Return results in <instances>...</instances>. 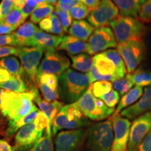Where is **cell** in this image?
Here are the masks:
<instances>
[{"instance_id":"cell-1","label":"cell","mask_w":151,"mask_h":151,"mask_svg":"<svg viewBox=\"0 0 151 151\" xmlns=\"http://www.w3.org/2000/svg\"><path fill=\"white\" fill-rule=\"evenodd\" d=\"M35 91L33 89L29 92H15L5 90L0 113L9 120L17 121L37 110L33 102Z\"/></svg>"},{"instance_id":"cell-2","label":"cell","mask_w":151,"mask_h":151,"mask_svg":"<svg viewBox=\"0 0 151 151\" xmlns=\"http://www.w3.org/2000/svg\"><path fill=\"white\" fill-rule=\"evenodd\" d=\"M90 84L88 73H79L68 69L59 77V97L64 103L67 104L74 103L83 95Z\"/></svg>"},{"instance_id":"cell-3","label":"cell","mask_w":151,"mask_h":151,"mask_svg":"<svg viewBox=\"0 0 151 151\" xmlns=\"http://www.w3.org/2000/svg\"><path fill=\"white\" fill-rule=\"evenodd\" d=\"M114 138L111 119L93 123L87 129L82 151H111Z\"/></svg>"},{"instance_id":"cell-4","label":"cell","mask_w":151,"mask_h":151,"mask_svg":"<svg viewBox=\"0 0 151 151\" xmlns=\"http://www.w3.org/2000/svg\"><path fill=\"white\" fill-rule=\"evenodd\" d=\"M48 125V118L40 111L32 122L24 126L16 133L15 137L16 151L31 150L43 137V132Z\"/></svg>"},{"instance_id":"cell-5","label":"cell","mask_w":151,"mask_h":151,"mask_svg":"<svg viewBox=\"0 0 151 151\" xmlns=\"http://www.w3.org/2000/svg\"><path fill=\"white\" fill-rule=\"evenodd\" d=\"M90 125L88 118L83 114L75 103L63 106L55 118L52 134L55 136L60 130L81 129Z\"/></svg>"},{"instance_id":"cell-6","label":"cell","mask_w":151,"mask_h":151,"mask_svg":"<svg viewBox=\"0 0 151 151\" xmlns=\"http://www.w3.org/2000/svg\"><path fill=\"white\" fill-rule=\"evenodd\" d=\"M116 41L123 43L130 40L142 39L146 27L139 19L118 16L109 24Z\"/></svg>"},{"instance_id":"cell-7","label":"cell","mask_w":151,"mask_h":151,"mask_svg":"<svg viewBox=\"0 0 151 151\" xmlns=\"http://www.w3.org/2000/svg\"><path fill=\"white\" fill-rule=\"evenodd\" d=\"M74 103L86 118L94 121L105 120L115 112L114 109L109 108L94 95L90 86L83 95Z\"/></svg>"},{"instance_id":"cell-8","label":"cell","mask_w":151,"mask_h":151,"mask_svg":"<svg viewBox=\"0 0 151 151\" xmlns=\"http://www.w3.org/2000/svg\"><path fill=\"white\" fill-rule=\"evenodd\" d=\"M117 50L124 60L127 71L132 73L134 72L145 59L147 48L143 39H139L119 43Z\"/></svg>"},{"instance_id":"cell-9","label":"cell","mask_w":151,"mask_h":151,"mask_svg":"<svg viewBox=\"0 0 151 151\" xmlns=\"http://www.w3.org/2000/svg\"><path fill=\"white\" fill-rule=\"evenodd\" d=\"M86 135L84 129L60 132L55 141V151H82Z\"/></svg>"},{"instance_id":"cell-10","label":"cell","mask_w":151,"mask_h":151,"mask_svg":"<svg viewBox=\"0 0 151 151\" xmlns=\"http://www.w3.org/2000/svg\"><path fill=\"white\" fill-rule=\"evenodd\" d=\"M118 14V7L111 0H101L99 4L90 12L88 20L94 27H103L109 25Z\"/></svg>"},{"instance_id":"cell-11","label":"cell","mask_w":151,"mask_h":151,"mask_svg":"<svg viewBox=\"0 0 151 151\" xmlns=\"http://www.w3.org/2000/svg\"><path fill=\"white\" fill-rule=\"evenodd\" d=\"M111 120L113 122L114 138L111 151H128L131 122L119 113H114Z\"/></svg>"},{"instance_id":"cell-12","label":"cell","mask_w":151,"mask_h":151,"mask_svg":"<svg viewBox=\"0 0 151 151\" xmlns=\"http://www.w3.org/2000/svg\"><path fill=\"white\" fill-rule=\"evenodd\" d=\"M117 46L114 33L110 27L97 28L92 34L88 41V52L90 55H94Z\"/></svg>"},{"instance_id":"cell-13","label":"cell","mask_w":151,"mask_h":151,"mask_svg":"<svg viewBox=\"0 0 151 151\" xmlns=\"http://www.w3.org/2000/svg\"><path fill=\"white\" fill-rule=\"evenodd\" d=\"M70 66V60L67 57L55 52H46L39 65L37 78L43 73H50L60 77Z\"/></svg>"},{"instance_id":"cell-14","label":"cell","mask_w":151,"mask_h":151,"mask_svg":"<svg viewBox=\"0 0 151 151\" xmlns=\"http://www.w3.org/2000/svg\"><path fill=\"white\" fill-rule=\"evenodd\" d=\"M151 131V111L134 120L129 132L128 151H138V147L145 137Z\"/></svg>"},{"instance_id":"cell-15","label":"cell","mask_w":151,"mask_h":151,"mask_svg":"<svg viewBox=\"0 0 151 151\" xmlns=\"http://www.w3.org/2000/svg\"><path fill=\"white\" fill-rule=\"evenodd\" d=\"M43 50L38 47H19L18 57L24 72L34 83L37 81V72Z\"/></svg>"},{"instance_id":"cell-16","label":"cell","mask_w":151,"mask_h":151,"mask_svg":"<svg viewBox=\"0 0 151 151\" xmlns=\"http://www.w3.org/2000/svg\"><path fill=\"white\" fill-rule=\"evenodd\" d=\"M149 111H151V86L145 88L137 102L122 110L120 115L128 120H134Z\"/></svg>"},{"instance_id":"cell-17","label":"cell","mask_w":151,"mask_h":151,"mask_svg":"<svg viewBox=\"0 0 151 151\" xmlns=\"http://www.w3.org/2000/svg\"><path fill=\"white\" fill-rule=\"evenodd\" d=\"M63 37L52 35L39 29L34 37L33 47H38L43 51L55 52L56 48L60 46Z\"/></svg>"},{"instance_id":"cell-18","label":"cell","mask_w":151,"mask_h":151,"mask_svg":"<svg viewBox=\"0 0 151 151\" xmlns=\"http://www.w3.org/2000/svg\"><path fill=\"white\" fill-rule=\"evenodd\" d=\"M34 101L37 104L41 112H43L48 118L49 122V127L48 129H46V132L52 134V122L56 115L59 112L62 107L63 106V104L58 101H47L46 100H42L39 95V92L37 90L35 91V97Z\"/></svg>"},{"instance_id":"cell-19","label":"cell","mask_w":151,"mask_h":151,"mask_svg":"<svg viewBox=\"0 0 151 151\" xmlns=\"http://www.w3.org/2000/svg\"><path fill=\"white\" fill-rule=\"evenodd\" d=\"M39 29L35 24L32 22H27L14 32V35L18 41L19 47H33L34 37Z\"/></svg>"},{"instance_id":"cell-20","label":"cell","mask_w":151,"mask_h":151,"mask_svg":"<svg viewBox=\"0 0 151 151\" xmlns=\"http://www.w3.org/2000/svg\"><path fill=\"white\" fill-rule=\"evenodd\" d=\"M88 43L83 41L72 37V36H65L60 43V50H65L68 54L73 55H78L82 52H88Z\"/></svg>"},{"instance_id":"cell-21","label":"cell","mask_w":151,"mask_h":151,"mask_svg":"<svg viewBox=\"0 0 151 151\" xmlns=\"http://www.w3.org/2000/svg\"><path fill=\"white\" fill-rule=\"evenodd\" d=\"M122 16L137 18L146 0H113Z\"/></svg>"},{"instance_id":"cell-22","label":"cell","mask_w":151,"mask_h":151,"mask_svg":"<svg viewBox=\"0 0 151 151\" xmlns=\"http://www.w3.org/2000/svg\"><path fill=\"white\" fill-rule=\"evenodd\" d=\"M94 27L90 22L86 20H74L69 29L70 36L86 41L90 39V36L94 32Z\"/></svg>"},{"instance_id":"cell-23","label":"cell","mask_w":151,"mask_h":151,"mask_svg":"<svg viewBox=\"0 0 151 151\" xmlns=\"http://www.w3.org/2000/svg\"><path fill=\"white\" fill-rule=\"evenodd\" d=\"M94 66L97 68L98 71L102 75H111L116 78L117 80L120 79L117 75L116 66L106 57L101 53L97 54L93 57Z\"/></svg>"},{"instance_id":"cell-24","label":"cell","mask_w":151,"mask_h":151,"mask_svg":"<svg viewBox=\"0 0 151 151\" xmlns=\"http://www.w3.org/2000/svg\"><path fill=\"white\" fill-rule=\"evenodd\" d=\"M143 93V88L140 86H135L132 88L127 94L123 95L114 113H119L122 110L127 109V107L133 105V104L137 102Z\"/></svg>"},{"instance_id":"cell-25","label":"cell","mask_w":151,"mask_h":151,"mask_svg":"<svg viewBox=\"0 0 151 151\" xmlns=\"http://www.w3.org/2000/svg\"><path fill=\"white\" fill-rule=\"evenodd\" d=\"M39 111H40L39 109H37V110L33 111L32 113H30L28 116L24 117V118L17 120V121H11V120H9L8 127H7V129L5 132L6 137L8 138L12 137L22 127H23L24 126L32 122L35 120V118H37Z\"/></svg>"},{"instance_id":"cell-26","label":"cell","mask_w":151,"mask_h":151,"mask_svg":"<svg viewBox=\"0 0 151 151\" xmlns=\"http://www.w3.org/2000/svg\"><path fill=\"white\" fill-rule=\"evenodd\" d=\"M0 67L7 70L14 77H20L24 74L23 67L16 57H6L0 60Z\"/></svg>"},{"instance_id":"cell-27","label":"cell","mask_w":151,"mask_h":151,"mask_svg":"<svg viewBox=\"0 0 151 151\" xmlns=\"http://www.w3.org/2000/svg\"><path fill=\"white\" fill-rule=\"evenodd\" d=\"M72 67L81 72H89L94 67L93 58L88 54H78L71 57Z\"/></svg>"},{"instance_id":"cell-28","label":"cell","mask_w":151,"mask_h":151,"mask_svg":"<svg viewBox=\"0 0 151 151\" xmlns=\"http://www.w3.org/2000/svg\"><path fill=\"white\" fill-rule=\"evenodd\" d=\"M101 53L105 57H106L108 59L111 60L114 65L116 66L117 75H118V78L120 79L123 78L126 74L127 69L125 67L124 60L118 50H115V49H110V50L102 52Z\"/></svg>"},{"instance_id":"cell-29","label":"cell","mask_w":151,"mask_h":151,"mask_svg":"<svg viewBox=\"0 0 151 151\" xmlns=\"http://www.w3.org/2000/svg\"><path fill=\"white\" fill-rule=\"evenodd\" d=\"M126 78L136 86H151V71L137 70L127 74Z\"/></svg>"},{"instance_id":"cell-30","label":"cell","mask_w":151,"mask_h":151,"mask_svg":"<svg viewBox=\"0 0 151 151\" xmlns=\"http://www.w3.org/2000/svg\"><path fill=\"white\" fill-rule=\"evenodd\" d=\"M0 88L15 92H26L27 87L20 77H13L8 81L0 83Z\"/></svg>"},{"instance_id":"cell-31","label":"cell","mask_w":151,"mask_h":151,"mask_svg":"<svg viewBox=\"0 0 151 151\" xmlns=\"http://www.w3.org/2000/svg\"><path fill=\"white\" fill-rule=\"evenodd\" d=\"M54 10V7L49 4L45 3L40 4L31 15L32 22L34 23L40 22L43 19L50 16Z\"/></svg>"},{"instance_id":"cell-32","label":"cell","mask_w":151,"mask_h":151,"mask_svg":"<svg viewBox=\"0 0 151 151\" xmlns=\"http://www.w3.org/2000/svg\"><path fill=\"white\" fill-rule=\"evenodd\" d=\"M25 20L26 18L24 17L21 10L16 8V7H14V9L9 12V14L1 21L10 24L13 27L18 28L19 26H20L23 23Z\"/></svg>"},{"instance_id":"cell-33","label":"cell","mask_w":151,"mask_h":151,"mask_svg":"<svg viewBox=\"0 0 151 151\" xmlns=\"http://www.w3.org/2000/svg\"><path fill=\"white\" fill-rule=\"evenodd\" d=\"M29 151H54L52 134L45 132V134Z\"/></svg>"},{"instance_id":"cell-34","label":"cell","mask_w":151,"mask_h":151,"mask_svg":"<svg viewBox=\"0 0 151 151\" xmlns=\"http://www.w3.org/2000/svg\"><path fill=\"white\" fill-rule=\"evenodd\" d=\"M90 87L94 95L99 98L113 89V84L109 81H97L90 84Z\"/></svg>"},{"instance_id":"cell-35","label":"cell","mask_w":151,"mask_h":151,"mask_svg":"<svg viewBox=\"0 0 151 151\" xmlns=\"http://www.w3.org/2000/svg\"><path fill=\"white\" fill-rule=\"evenodd\" d=\"M90 11H91L86 5L79 2L78 4L74 6L71 9V10L69 11V13H70V15L72 17V18L75 19L76 20H81L89 16Z\"/></svg>"},{"instance_id":"cell-36","label":"cell","mask_w":151,"mask_h":151,"mask_svg":"<svg viewBox=\"0 0 151 151\" xmlns=\"http://www.w3.org/2000/svg\"><path fill=\"white\" fill-rule=\"evenodd\" d=\"M134 84L127 78L118 79L113 82V88L120 95H124L132 89Z\"/></svg>"},{"instance_id":"cell-37","label":"cell","mask_w":151,"mask_h":151,"mask_svg":"<svg viewBox=\"0 0 151 151\" xmlns=\"http://www.w3.org/2000/svg\"><path fill=\"white\" fill-rule=\"evenodd\" d=\"M116 90L112 89L108 93L104 94L98 99H101L109 108L114 109L120 101V95Z\"/></svg>"},{"instance_id":"cell-38","label":"cell","mask_w":151,"mask_h":151,"mask_svg":"<svg viewBox=\"0 0 151 151\" xmlns=\"http://www.w3.org/2000/svg\"><path fill=\"white\" fill-rule=\"evenodd\" d=\"M58 81L59 78L55 75L50 73H43L37 78L38 84L43 83L51 88L52 89L58 91Z\"/></svg>"},{"instance_id":"cell-39","label":"cell","mask_w":151,"mask_h":151,"mask_svg":"<svg viewBox=\"0 0 151 151\" xmlns=\"http://www.w3.org/2000/svg\"><path fill=\"white\" fill-rule=\"evenodd\" d=\"M88 77H89L90 84L93 83L94 82H97V81H113V82L114 81L117 80L116 77L113 76L101 74L94 66L92 68L91 70L88 73Z\"/></svg>"},{"instance_id":"cell-40","label":"cell","mask_w":151,"mask_h":151,"mask_svg":"<svg viewBox=\"0 0 151 151\" xmlns=\"http://www.w3.org/2000/svg\"><path fill=\"white\" fill-rule=\"evenodd\" d=\"M39 89L42 94L43 98L47 101H56L59 97V92L58 90H55L47 86L46 84L39 83Z\"/></svg>"},{"instance_id":"cell-41","label":"cell","mask_w":151,"mask_h":151,"mask_svg":"<svg viewBox=\"0 0 151 151\" xmlns=\"http://www.w3.org/2000/svg\"><path fill=\"white\" fill-rule=\"evenodd\" d=\"M138 18L141 22L151 24V0L146 1L139 11Z\"/></svg>"},{"instance_id":"cell-42","label":"cell","mask_w":151,"mask_h":151,"mask_svg":"<svg viewBox=\"0 0 151 151\" xmlns=\"http://www.w3.org/2000/svg\"><path fill=\"white\" fill-rule=\"evenodd\" d=\"M55 11L58 18L61 22L64 32H67L69 26H71V24H72V17L70 15L69 11L61 10L60 9H55Z\"/></svg>"},{"instance_id":"cell-43","label":"cell","mask_w":151,"mask_h":151,"mask_svg":"<svg viewBox=\"0 0 151 151\" xmlns=\"http://www.w3.org/2000/svg\"><path fill=\"white\" fill-rule=\"evenodd\" d=\"M50 18H51L52 20V28L51 30H50V33L60 36L63 35L65 32H64L61 22L58 18V15H57L55 9L52 13V14L50 15Z\"/></svg>"},{"instance_id":"cell-44","label":"cell","mask_w":151,"mask_h":151,"mask_svg":"<svg viewBox=\"0 0 151 151\" xmlns=\"http://www.w3.org/2000/svg\"><path fill=\"white\" fill-rule=\"evenodd\" d=\"M14 1L13 0H2L0 3V21L2 20L9 12L14 9Z\"/></svg>"},{"instance_id":"cell-45","label":"cell","mask_w":151,"mask_h":151,"mask_svg":"<svg viewBox=\"0 0 151 151\" xmlns=\"http://www.w3.org/2000/svg\"><path fill=\"white\" fill-rule=\"evenodd\" d=\"M0 46L18 47L19 44L14 34L0 35Z\"/></svg>"},{"instance_id":"cell-46","label":"cell","mask_w":151,"mask_h":151,"mask_svg":"<svg viewBox=\"0 0 151 151\" xmlns=\"http://www.w3.org/2000/svg\"><path fill=\"white\" fill-rule=\"evenodd\" d=\"M19 54V48L14 46H0V58L9 55H17Z\"/></svg>"},{"instance_id":"cell-47","label":"cell","mask_w":151,"mask_h":151,"mask_svg":"<svg viewBox=\"0 0 151 151\" xmlns=\"http://www.w3.org/2000/svg\"><path fill=\"white\" fill-rule=\"evenodd\" d=\"M138 151H151V131L145 137L139 144Z\"/></svg>"},{"instance_id":"cell-48","label":"cell","mask_w":151,"mask_h":151,"mask_svg":"<svg viewBox=\"0 0 151 151\" xmlns=\"http://www.w3.org/2000/svg\"><path fill=\"white\" fill-rule=\"evenodd\" d=\"M17 28L13 26L5 23L4 22L0 21V35H11V33L14 32V30H16Z\"/></svg>"},{"instance_id":"cell-49","label":"cell","mask_w":151,"mask_h":151,"mask_svg":"<svg viewBox=\"0 0 151 151\" xmlns=\"http://www.w3.org/2000/svg\"><path fill=\"white\" fill-rule=\"evenodd\" d=\"M39 27H40L41 29L43 31L46 32L50 33V30L52 28V20L50 16L43 19V20L39 22Z\"/></svg>"},{"instance_id":"cell-50","label":"cell","mask_w":151,"mask_h":151,"mask_svg":"<svg viewBox=\"0 0 151 151\" xmlns=\"http://www.w3.org/2000/svg\"><path fill=\"white\" fill-rule=\"evenodd\" d=\"M143 42L146 44L147 49L151 51V25L145 28L144 35L143 37Z\"/></svg>"},{"instance_id":"cell-51","label":"cell","mask_w":151,"mask_h":151,"mask_svg":"<svg viewBox=\"0 0 151 151\" xmlns=\"http://www.w3.org/2000/svg\"><path fill=\"white\" fill-rule=\"evenodd\" d=\"M13 76L1 67H0V83H4L8 81L13 78Z\"/></svg>"},{"instance_id":"cell-52","label":"cell","mask_w":151,"mask_h":151,"mask_svg":"<svg viewBox=\"0 0 151 151\" xmlns=\"http://www.w3.org/2000/svg\"><path fill=\"white\" fill-rule=\"evenodd\" d=\"M80 2L86 5L90 11L94 10L99 4V0H80Z\"/></svg>"},{"instance_id":"cell-53","label":"cell","mask_w":151,"mask_h":151,"mask_svg":"<svg viewBox=\"0 0 151 151\" xmlns=\"http://www.w3.org/2000/svg\"><path fill=\"white\" fill-rule=\"evenodd\" d=\"M0 151H16V148L11 146L6 140L0 139Z\"/></svg>"},{"instance_id":"cell-54","label":"cell","mask_w":151,"mask_h":151,"mask_svg":"<svg viewBox=\"0 0 151 151\" xmlns=\"http://www.w3.org/2000/svg\"><path fill=\"white\" fill-rule=\"evenodd\" d=\"M37 8V7L31 6H29V5L26 4H25L23 6V7H22V8L20 9V10H21L22 14H23L24 18H27V17L29 16V15L32 14L34 11H35Z\"/></svg>"},{"instance_id":"cell-55","label":"cell","mask_w":151,"mask_h":151,"mask_svg":"<svg viewBox=\"0 0 151 151\" xmlns=\"http://www.w3.org/2000/svg\"><path fill=\"white\" fill-rule=\"evenodd\" d=\"M25 4V0H15L14 7L18 8L19 9H21Z\"/></svg>"},{"instance_id":"cell-56","label":"cell","mask_w":151,"mask_h":151,"mask_svg":"<svg viewBox=\"0 0 151 151\" xmlns=\"http://www.w3.org/2000/svg\"><path fill=\"white\" fill-rule=\"evenodd\" d=\"M4 91H5V90L0 88V111H1V106H2L3 96H4Z\"/></svg>"},{"instance_id":"cell-57","label":"cell","mask_w":151,"mask_h":151,"mask_svg":"<svg viewBox=\"0 0 151 151\" xmlns=\"http://www.w3.org/2000/svg\"><path fill=\"white\" fill-rule=\"evenodd\" d=\"M74 1V0H59V1H58V4H69L71 2H72V1Z\"/></svg>"},{"instance_id":"cell-58","label":"cell","mask_w":151,"mask_h":151,"mask_svg":"<svg viewBox=\"0 0 151 151\" xmlns=\"http://www.w3.org/2000/svg\"><path fill=\"white\" fill-rule=\"evenodd\" d=\"M59 0H46V2L47 4H55Z\"/></svg>"},{"instance_id":"cell-59","label":"cell","mask_w":151,"mask_h":151,"mask_svg":"<svg viewBox=\"0 0 151 151\" xmlns=\"http://www.w3.org/2000/svg\"><path fill=\"white\" fill-rule=\"evenodd\" d=\"M13 1H15V0H13Z\"/></svg>"}]
</instances>
